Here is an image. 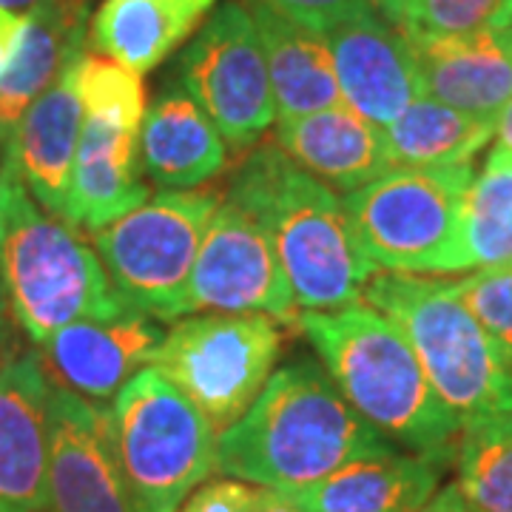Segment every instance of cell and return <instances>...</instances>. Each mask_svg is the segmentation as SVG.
<instances>
[{"instance_id": "ab89813d", "label": "cell", "mask_w": 512, "mask_h": 512, "mask_svg": "<svg viewBox=\"0 0 512 512\" xmlns=\"http://www.w3.org/2000/svg\"><path fill=\"white\" fill-rule=\"evenodd\" d=\"M0 512H26V510H20V507H12V504H3V501H0Z\"/></svg>"}, {"instance_id": "836d02e7", "label": "cell", "mask_w": 512, "mask_h": 512, "mask_svg": "<svg viewBox=\"0 0 512 512\" xmlns=\"http://www.w3.org/2000/svg\"><path fill=\"white\" fill-rule=\"evenodd\" d=\"M251 512H302L291 498L279 490H268V487H254V504Z\"/></svg>"}, {"instance_id": "e575fe53", "label": "cell", "mask_w": 512, "mask_h": 512, "mask_svg": "<svg viewBox=\"0 0 512 512\" xmlns=\"http://www.w3.org/2000/svg\"><path fill=\"white\" fill-rule=\"evenodd\" d=\"M419 512H470V504L464 501V495L458 493L456 484H447Z\"/></svg>"}, {"instance_id": "8fae6325", "label": "cell", "mask_w": 512, "mask_h": 512, "mask_svg": "<svg viewBox=\"0 0 512 512\" xmlns=\"http://www.w3.org/2000/svg\"><path fill=\"white\" fill-rule=\"evenodd\" d=\"M188 313H262L276 322H293L299 313L271 237L254 214L225 197L188 279Z\"/></svg>"}, {"instance_id": "f546056e", "label": "cell", "mask_w": 512, "mask_h": 512, "mask_svg": "<svg viewBox=\"0 0 512 512\" xmlns=\"http://www.w3.org/2000/svg\"><path fill=\"white\" fill-rule=\"evenodd\" d=\"M458 299L512 359V265L478 268L456 279Z\"/></svg>"}, {"instance_id": "9a60e30c", "label": "cell", "mask_w": 512, "mask_h": 512, "mask_svg": "<svg viewBox=\"0 0 512 512\" xmlns=\"http://www.w3.org/2000/svg\"><path fill=\"white\" fill-rule=\"evenodd\" d=\"M165 330L140 311H123L109 319L72 322L43 345L46 370L55 373L72 393L106 402L117 390L154 362Z\"/></svg>"}, {"instance_id": "3957f363", "label": "cell", "mask_w": 512, "mask_h": 512, "mask_svg": "<svg viewBox=\"0 0 512 512\" xmlns=\"http://www.w3.org/2000/svg\"><path fill=\"white\" fill-rule=\"evenodd\" d=\"M345 402L399 450L453 461L461 424L444 407L416 350L384 313L367 302L296 313Z\"/></svg>"}, {"instance_id": "1f68e13d", "label": "cell", "mask_w": 512, "mask_h": 512, "mask_svg": "<svg viewBox=\"0 0 512 512\" xmlns=\"http://www.w3.org/2000/svg\"><path fill=\"white\" fill-rule=\"evenodd\" d=\"M254 484L237 478H217L202 484L194 495H188L177 512H251Z\"/></svg>"}, {"instance_id": "7402d4cb", "label": "cell", "mask_w": 512, "mask_h": 512, "mask_svg": "<svg viewBox=\"0 0 512 512\" xmlns=\"http://www.w3.org/2000/svg\"><path fill=\"white\" fill-rule=\"evenodd\" d=\"M140 160L160 191H194L225 171L228 143L180 86H168L140 123Z\"/></svg>"}, {"instance_id": "603a6c76", "label": "cell", "mask_w": 512, "mask_h": 512, "mask_svg": "<svg viewBox=\"0 0 512 512\" xmlns=\"http://www.w3.org/2000/svg\"><path fill=\"white\" fill-rule=\"evenodd\" d=\"M268 60L276 120H293L313 111L342 106L325 37L279 12L268 0H245Z\"/></svg>"}, {"instance_id": "60d3db41", "label": "cell", "mask_w": 512, "mask_h": 512, "mask_svg": "<svg viewBox=\"0 0 512 512\" xmlns=\"http://www.w3.org/2000/svg\"><path fill=\"white\" fill-rule=\"evenodd\" d=\"M470 512H476V510H473V507H470Z\"/></svg>"}, {"instance_id": "cb8c5ba5", "label": "cell", "mask_w": 512, "mask_h": 512, "mask_svg": "<svg viewBox=\"0 0 512 512\" xmlns=\"http://www.w3.org/2000/svg\"><path fill=\"white\" fill-rule=\"evenodd\" d=\"M222 0H103L89 26L94 52L131 72H154Z\"/></svg>"}, {"instance_id": "30bf717a", "label": "cell", "mask_w": 512, "mask_h": 512, "mask_svg": "<svg viewBox=\"0 0 512 512\" xmlns=\"http://www.w3.org/2000/svg\"><path fill=\"white\" fill-rule=\"evenodd\" d=\"M177 86L231 148H251L274 126L268 60L245 0H222L177 57Z\"/></svg>"}, {"instance_id": "83f0119b", "label": "cell", "mask_w": 512, "mask_h": 512, "mask_svg": "<svg viewBox=\"0 0 512 512\" xmlns=\"http://www.w3.org/2000/svg\"><path fill=\"white\" fill-rule=\"evenodd\" d=\"M77 97L83 117L131 131H140L148 109L140 74L100 52H83L77 60Z\"/></svg>"}, {"instance_id": "484cf974", "label": "cell", "mask_w": 512, "mask_h": 512, "mask_svg": "<svg viewBox=\"0 0 512 512\" xmlns=\"http://www.w3.org/2000/svg\"><path fill=\"white\" fill-rule=\"evenodd\" d=\"M512 265V148L495 146L461 208L458 271Z\"/></svg>"}, {"instance_id": "52a82bcc", "label": "cell", "mask_w": 512, "mask_h": 512, "mask_svg": "<svg viewBox=\"0 0 512 512\" xmlns=\"http://www.w3.org/2000/svg\"><path fill=\"white\" fill-rule=\"evenodd\" d=\"M473 163L390 168L342 197L365 254L387 274H456Z\"/></svg>"}, {"instance_id": "f1b7e54d", "label": "cell", "mask_w": 512, "mask_h": 512, "mask_svg": "<svg viewBox=\"0 0 512 512\" xmlns=\"http://www.w3.org/2000/svg\"><path fill=\"white\" fill-rule=\"evenodd\" d=\"M396 26L407 40L512 32V0H407Z\"/></svg>"}, {"instance_id": "8d00e7d4", "label": "cell", "mask_w": 512, "mask_h": 512, "mask_svg": "<svg viewBox=\"0 0 512 512\" xmlns=\"http://www.w3.org/2000/svg\"><path fill=\"white\" fill-rule=\"evenodd\" d=\"M6 336H9V299H6V291L0 285V362L6 356Z\"/></svg>"}, {"instance_id": "4dcf8cb0", "label": "cell", "mask_w": 512, "mask_h": 512, "mask_svg": "<svg viewBox=\"0 0 512 512\" xmlns=\"http://www.w3.org/2000/svg\"><path fill=\"white\" fill-rule=\"evenodd\" d=\"M268 3L276 6L279 12H285L296 23L308 26L316 35H325L339 20L376 6V0H268Z\"/></svg>"}, {"instance_id": "d6986e66", "label": "cell", "mask_w": 512, "mask_h": 512, "mask_svg": "<svg viewBox=\"0 0 512 512\" xmlns=\"http://www.w3.org/2000/svg\"><path fill=\"white\" fill-rule=\"evenodd\" d=\"M421 94L495 120L512 103V32L410 40Z\"/></svg>"}, {"instance_id": "ba28073f", "label": "cell", "mask_w": 512, "mask_h": 512, "mask_svg": "<svg viewBox=\"0 0 512 512\" xmlns=\"http://www.w3.org/2000/svg\"><path fill=\"white\" fill-rule=\"evenodd\" d=\"M220 202L217 188L160 191L103 231H94V254L131 311L157 322L185 319L188 279Z\"/></svg>"}, {"instance_id": "4316f807", "label": "cell", "mask_w": 512, "mask_h": 512, "mask_svg": "<svg viewBox=\"0 0 512 512\" xmlns=\"http://www.w3.org/2000/svg\"><path fill=\"white\" fill-rule=\"evenodd\" d=\"M456 487L476 512H512V413L461 430Z\"/></svg>"}, {"instance_id": "9c48e42d", "label": "cell", "mask_w": 512, "mask_h": 512, "mask_svg": "<svg viewBox=\"0 0 512 512\" xmlns=\"http://www.w3.org/2000/svg\"><path fill=\"white\" fill-rule=\"evenodd\" d=\"M282 325L262 313L185 316L165 333L154 365L220 436L256 402L282 353Z\"/></svg>"}, {"instance_id": "5b68a950", "label": "cell", "mask_w": 512, "mask_h": 512, "mask_svg": "<svg viewBox=\"0 0 512 512\" xmlns=\"http://www.w3.org/2000/svg\"><path fill=\"white\" fill-rule=\"evenodd\" d=\"M362 302L402 330L461 430L512 413V359L464 308L456 279L382 271Z\"/></svg>"}, {"instance_id": "f35d334b", "label": "cell", "mask_w": 512, "mask_h": 512, "mask_svg": "<svg viewBox=\"0 0 512 512\" xmlns=\"http://www.w3.org/2000/svg\"><path fill=\"white\" fill-rule=\"evenodd\" d=\"M37 3H43V0H0V9H9L15 15H26V12L35 9Z\"/></svg>"}, {"instance_id": "2e32d148", "label": "cell", "mask_w": 512, "mask_h": 512, "mask_svg": "<svg viewBox=\"0 0 512 512\" xmlns=\"http://www.w3.org/2000/svg\"><path fill=\"white\" fill-rule=\"evenodd\" d=\"M271 140L291 163L342 197L393 168L382 128L348 103L279 120Z\"/></svg>"}, {"instance_id": "5bb4252c", "label": "cell", "mask_w": 512, "mask_h": 512, "mask_svg": "<svg viewBox=\"0 0 512 512\" xmlns=\"http://www.w3.org/2000/svg\"><path fill=\"white\" fill-rule=\"evenodd\" d=\"M52 373L37 350H15L0 362V501L46 512Z\"/></svg>"}, {"instance_id": "8992f818", "label": "cell", "mask_w": 512, "mask_h": 512, "mask_svg": "<svg viewBox=\"0 0 512 512\" xmlns=\"http://www.w3.org/2000/svg\"><path fill=\"white\" fill-rule=\"evenodd\" d=\"M109 421L134 512H177L217 467L214 427L157 365L117 390Z\"/></svg>"}, {"instance_id": "d6a6232c", "label": "cell", "mask_w": 512, "mask_h": 512, "mask_svg": "<svg viewBox=\"0 0 512 512\" xmlns=\"http://www.w3.org/2000/svg\"><path fill=\"white\" fill-rule=\"evenodd\" d=\"M20 29H23V15H15L9 9H0V72L6 69L9 57L18 46Z\"/></svg>"}, {"instance_id": "74e56055", "label": "cell", "mask_w": 512, "mask_h": 512, "mask_svg": "<svg viewBox=\"0 0 512 512\" xmlns=\"http://www.w3.org/2000/svg\"><path fill=\"white\" fill-rule=\"evenodd\" d=\"M404 3H407V0H376L379 12H382L384 18L390 20V23H399V15H402Z\"/></svg>"}, {"instance_id": "ffe728a7", "label": "cell", "mask_w": 512, "mask_h": 512, "mask_svg": "<svg viewBox=\"0 0 512 512\" xmlns=\"http://www.w3.org/2000/svg\"><path fill=\"white\" fill-rule=\"evenodd\" d=\"M447 464L444 458L390 450L285 495L302 512H419L439 493Z\"/></svg>"}, {"instance_id": "7a4b0ae2", "label": "cell", "mask_w": 512, "mask_h": 512, "mask_svg": "<svg viewBox=\"0 0 512 512\" xmlns=\"http://www.w3.org/2000/svg\"><path fill=\"white\" fill-rule=\"evenodd\" d=\"M222 197L265 228L296 308L333 311L362 299L376 265L356 237L345 202L291 163L274 140L239 160Z\"/></svg>"}, {"instance_id": "d4e9b609", "label": "cell", "mask_w": 512, "mask_h": 512, "mask_svg": "<svg viewBox=\"0 0 512 512\" xmlns=\"http://www.w3.org/2000/svg\"><path fill=\"white\" fill-rule=\"evenodd\" d=\"M382 131L393 168H444L473 163L495 137V120L464 114L421 94Z\"/></svg>"}, {"instance_id": "d590c367", "label": "cell", "mask_w": 512, "mask_h": 512, "mask_svg": "<svg viewBox=\"0 0 512 512\" xmlns=\"http://www.w3.org/2000/svg\"><path fill=\"white\" fill-rule=\"evenodd\" d=\"M495 137H498V146L512 148V103L501 111V117L495 123Z\"/></svg>"}, {"instance_id": "277c9868", "label": "cell", "mask_w": 512, "mask_h": 512, "mask_svg": "<svg viewBox=\"0 0 512 512\" xmlns=\"http://www.w3.org/2000/svg\"><path fill=\"white\" fill-rule=\"evenodd\" d=\"M0 285L37 348L72 322L128 311L94 248L32 197L6 154H0Z\"/></svg>"}, {"instance_id": "4fadbf2b", "label": "cell", "mask_w": 512, "mask_h": 512, "mask_svg": "<svg viewBox=\"0 0 512 512\" xmlns=\"http://www.w3.org/2000/svg\"><path fill=\"white\" fill-rule=\"evenodd\" d=\"M322 37L345 103L370 123L384 128L421 97L413 46L376 6L339 20Z\"/></svg>"}, {"instance_id": "7c38bea8", "label": "cell", "mask_w": 512, "mask_h": 512, "mask_svg": "<svg viewBox=\"0 0 512 512\" xmlns=\"http://www.w3.org/2000/svg\"><path fill=\"white\" fill-rule=\"evenodd\" d=\"M49 512H134L111 441L109 407L55 384L49 402Z\"/></svg>"}, {"instance_id": "e0dca14e", "label": "cell", "mask_w": 512, "mask_h": 512, "mask_svg": "<svg viewBox=\"0 0 512 512\" xmlns=\"http://www.w3.org/2000/svg\"><path fill=\"white\" fill-rule=\"evenodd\" d=\"M77 60L26 109L0 148L15 163L32 197L60 220L66 211L74 154L83 128V106L77 97Z\"/></svg>"}, {"instance_id": "6da1fadb", "label": "cell", "mask_w": 512, "mask_h": 512, "mask_svg": "<svg viewBox=\"0 0 512 512\" xmlns=\"http://www.w3.org/2000/svg\"><path fill=\"white\" fill-rule=\"evenodd\" d=\"M399 450L370 427L316 362L271 373L256 402L217 436V470L268 490H299L359 458Z\"/></svg>"}, {"instance_id": "ac0fdd59", "label": "cell", "mask_w": 512, "mask_h": 512, "mask_svg": "<svg viewBox=\"0 0 512 512\" xmlns=\"http://www.w3.org/2000/svg\"><path fill=\"white\" fill-rule=\"evenodd\" d=\"M146 200L140 131L83 117L63 222L94 234Z\"/></svg>"}, {"instance_id": "44dd1931", "label": "cell", "mask_w": 512, "mask_h": 512, "mask_svg": "<svg viewBox=\"0 0 512 512\" xmlns=\"http://www.w3.org/2000/svg\"><path fill=\"white\" fill-rule=\"evenodd\" d=\"M86 0H43L23 15L18 46L0 72V148L20 117L86 52Z\"/></svg>"}]
</instances>
